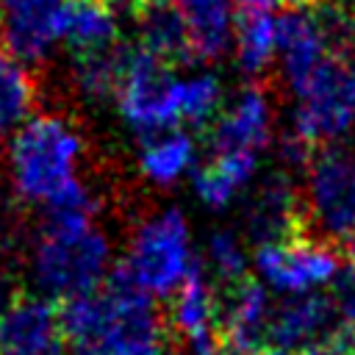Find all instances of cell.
<instances>
[{
    "instance_id": "20",
    "label": "cell",
    "mask_w": 355,
    "mask_h": 355,
    "mask_svg": "<svg viewBox=\"0 0 355 355\" xmlns=\"http://www.w3.org/2000/svg\"><path fill=\"white\" fill-rule=\"evenodd\" d=\"M216 311H219V302H216L208 280L194 266L191 275L183 280V286L178 288V294L172 300L169 322H172L175 330H180L191 341L197 336H205V333L216 330Z\"/></svg>"
},
{
    "instance_id": "31",
    "label": "cell",
    "mask_w": 355,
    "mask_h": 355,
    "mask_svg": "<svg viewBox=\"0 0 355 355\" xmlns=\"http://www.w3.org/2000/svg\"><path fill=\"white\" fill-rule=\"evenodd\" d=\"M288 8H313V6H319L322 0H283Z\"/></svg>"
},
{
    "instance_id": "26",
    "label": "cell",
    "mask_w": 355,
    "mask_h": 355,
    "mask_svg": "<svg viewBox=\"0 0 355 355\" xmlns=\"http://www.w3.org/2000/svg\"><path fill=\"white\" fill-rule=\"evenodd\" d=\"M222 100V86L214 75H197L183 80V119L191 125H205Z\"/></svg>"
},
{
    "instance_id": "1",
    "label": "cell",
    "mask_w": 355,
    "mask_h": 355,
    "mask_svg": "<svg viewBox=\"0 0 355 355\" xmlns=\"http://www.w3.org/2000/svg\"><path fill=\"white\" fill-rule=\"evenodd\" d=\"M58 316L75 355H164V322L125 263L100 288L61 300Z\"/></svg>"
},
{
    "instance_id": "13",
    "label": "cell",
    "mask_w": 355,
    "mask_h": 355,
    "mask_svg": "<svg viewBox=\"0 0 355 355\" xmlns=\"http://www.w3.org/2000/svg\"><path fill=\"white\" fill-rule=\"evenodd\" d=\"M64 0H6L0 11L3 36L17 58H39L61 36Z\"/></svg>"
},
{
    "instance_id": "10",
    "label": "cell",
    "mask_w": 355,
    "mask_h": 355,
    "mask_svg": "<svg viewBox=\"0 0 355 355\" xmlns=\"http://www.w3.org/2000/svg\"><path fill=\"white\" fill-rule=\"evenodd\" d=\"M269 319L272 311L263 286L244 277L225 291V302L216 311V336L233 355H258L266 349Z\"/></svg>"
},
{
    "instance_id": "12",
    "label": "cell",
    "mask_w": 355,
    "mask_h": 355,
    "mask_svg": "<svg viewBox=\"0 0 355 355\" xmlns=\"http://www.w3.org/2000/svg\"><path fill=\"white\" fill-rule=\"evenodd\" d=\"M336 300L324 294H297L272 311L266 347L283 355H300L324 338L336 324Z\"/></svg>"
},
{
    "instance_id": "9",
    "label": "cell",
    "mask_w": 355,
    "mask_h": 355,
    "mask_svg": "<svg viewBox=\"0 0 355 355\" xmlns=\"http://www.w3.org/2000/svg\"><path fill=\"white\" fill-rule=\"evenodd\" d=\"M305 222V205L286 172L269 175L247 205V233L258 247L308 236Z\"/></svg>"
},
{
    "instance_id": "5",
    "label": "cell",
    "mask_w": 355,
    "mask_h": 355,
    "mask_svg": "<svg viewBox=\"0 0 355 355\" xmlns=\"http://www.w3.org/2000/svg\"><path fill=\"white\" fill-rule=\"evenodd\" d=\"M294 92L300 97L294 130L302 139L330 141L355 122V61L327 55Z\"/></svg>"
},
{
    "instance_id": "24",
    "label": "cell",
    "mask_w": 355,
    "mask_h": 355,
    "mask_svg": "<svg viewBox=\"0 0 355 355\" xmlns=\"http://www.w3.org/2000/svg\"><path fill=\"white\" fill-rule=\"evenodd\" d=\"M31 78L8 50H0V133L14 128L31 105Z\"/></svg>"
},
{
    "instance_id": "16",
    "label": "cell",
    "mask_w": 355,
    "mask_h": 355,
    "mask_svg": "<svg viewBox=\"0 0 355 355\" xmlns=\"http://www.w3.org/2000/svg\"><path fill=\"white\" fill-rule=\"evenodd\" d=\"M139 31L144 50L158 55L166 64H189L194 61V44L189 25L175 6V0H147L139 14Z\"/></svg>"
},
{
    "instance_id": "8",
    "label": "cell",
    "mask_w": 355,
    "mask_h": 355,
    "mask_svg": "<svg viewBox=\"0 0 355 355\" xmlns=\"http://www.w3.org/2000/svg\"><path fill=\"white\" fill-rule=\"evenodd\" d=\"M263 280L288 294H305L338 275V255L327 241L300 236L283 244H261L255 252Z\"/></svg>"
},
{
    "instance_id": "15",
    "label": "cell",
    "mask_w": 355,
    "mask_h": 355,
    "mask_svg": "<svg viewBox=\"0 0 355 355\" xmlns=\"http://www.w3.org/2000/svg\"><path fill=\"white\" fill-rule=\"evenodd\" d=\"M277 50L294 89L330 55L313 8H288L277 17Z\"/></svg>"
},
{
    "instance_id": "17",
    "label": "cell",
    "mask_w": 355,
    "mask_h": 355,
    "mask_svg": "<svg viewBox=\"0 0 355 355\" xmlns=\"http://www.w3.org/2000/svg\"><path fill=\"white\" fill-rule=\"evenodd\" d=\"M61 39L75 55L116 44V14L103 0H64Z\"/></svg>"
},
{
    "instance_id": "27",
    "label": "cell",
    "mask_w": 355,
    "mask_h": 355,
    "mask_svg": "<svg viewBox=\"0 0 355 355\" xmlns=\"http://www.w3.org/2000/svg\"><path fill=\"white\" fill-rule=\"evenodd\" d=\"M336 308L344 324L355 330V272H347L336 280Z\"/></svg>"
},
{
    "instance_id": "2",
    "label": "cell",
    "mask_w": 355,
    "mask_h": 355,
    "mask_svg": "<svg viewBox=\"0 0 355 355\" xmlns=\"http://www.w3.org/2000/svg\"><path fill=\"white\" fill-rule=\"evenodd\" d=\"M80 141L55 116H36L14 136V178L25 197L50 200L72 180Z\"/></svg>"
},
{
    "instance_id": "21",
    "label": "cell",
    "mask_w": 355,
    "mask_h": 355,
    "mask_svg": "<svg viewBox=\"0 0 355 355\" xmlns=\"http://www.w3.org/2000/svg\"><path fill=\"white\" fill-rule=\"evenodd\" d=\"M75 61H78V83L92 100H105L111 94L119 97L130 61V47L111 44L94 53L75 55Z\"/></svg>"
},
{
    "instance_id": "25",
    "label": "cell",
    "mask_w": 355,
    "mask_h": 355,
    "mask_svg": "<svg viewBox=\"0 0 355 355\" xmlns=\"http://www.w3.org/2000/svg\"><path fill=\"white\" fill-rule=\"evenodd\" d=\"M208 261L211 269L216 272V277L225 283V288L236 286L239 280L247 277V255L241 250V241L230 233V230H219L211 236L208 241Z\"/></svg>"
},
{
    "instance_id": "28",
    "label": "cell",
    "mask_w": 355,
    "mask_h": 355,
    "mask_svg": "<svg viewBox=\"0 0 355 355\" xmlns=\"http://www.w3.org/2000/svg\"><path fill=\"white\" fill-rule=\"evenodd\" d=\"M191 355H233V352L222 344V338L216 336V330H211L205 336L191 338Z\"/></svg>"
},
{
    "instance_id": "11",
    "label": "cell",
    "mask_w": 355,
    "mask_h": 355,
    "mask_svg": "<svg viewBox=\"0 0 355 355\" xmlns=\"http://www.w3.org/2000/svg\"><path fill=\"white\" fill-rule=\"evenodd\" d=\"M58 302L17 297L0 316V355H55L61 352Z\"/></svg>"
},
{
    "instance_id": "4",
    "label": "cell",
    "mask_w": 355,
    "mask_h": 355,
    "mask_svg": "<svg viewBox=\"0 0 355 355\" xmlns=\"http://www.w3.org/2000/svg\"><path fill=\"white\" fill-rule=\"evenodd\" d=\"M125 266L147 294L166 297L175 288H180L194 269L189 252L186 216L169 208L153 216L147 225H141L139 233L133 236Z\"/></svg>"
},
{
    "instance_id": "7",
    "label": "cell",
    "mask_w": 355,
    "mask_h": 355,
    "mask_svg": "<svg viewBox=\"0 0 355 355\" xmlns=\"http://www.w3.org/2000/svg\"><path fill=\"white\" fill-rule=\"evenodd\" d=\"M308 200L313 222L333 239L355 230V153L327 147L308 166Z\"/></svg>"
},
{
    "instance_id": "18",
    "label": "cell",
    "mask_w": 355,
    "mask_h": 355,
    "mask_svg": "<svg viewBox=\"0 0 355 355\" xmlns=\"http://www.w3.org/2000/svg\"><path fill=\"white\" fill-rule=\"evenodd\" d=\"M255 155L252 153H214V158L194 169V189L197 197L208 208H225L241 186H247L255 175Z\"/></svg>"
},
{
    "instance_id": "29",
    "label": "cell",
    "mask_w": 355,
    "mask_h": 355,
    "mask_svg": "<svg viewBox=\"0 0 355 355\" xmlns=\"http://www.w3.org/2000/svg\"><path fill=\"white\" fill-rule=\"evenodd\" d=\"M283 0H236V11H252V14H272Z\"/></svg>"
},
{
    "instance_id": "23",
    "label": "cell",
    "mask_w": 355,
    "mask_h": 355,
    "mask_svg": "<svg viewBox=\"0 0 355 355\" xmlns=\"http://www.w3.org/2000/svg\"><path fill=\"white\" fill-rule=\"evenodd\" d=\"M236 44L241 67L250 75L261 72L277 50V17L236 11Z\"/></svg>"
},
{
    "instance_id": "22",
    "label": "cell",
    "mask_w": 355,
    "mask_h": 355,
    "mask_svg": "<svg viewBox=\"0 0 355 355\" xmlns=\"http://www.w3.org/2000/svg\"><path fill=\"white\" fill-rule=\"evenodd\" d=\"M194 158V141L183 130H166L161 136L147 139L141 153V169L150 180L169 186L175 183Z\"/></svg>"
},
{
    "instance_id": "30",
    "label": "cell",
    "mask_w": 355,
    "mask_h": 355,
    "mask_svg": "<svg viewBox=\"0 0 355 355\" xmlns=\"http://www.w3.org/2000/svg\"><path fill=\"white\" fill-rule=\"evenodd\" d=\"M344 250H347V261H349V266H352V272H355V230L344 239Z\"/></svg>"
},
{
    "instance_id": "19",
    "label": "cell",
    "mask_w": 355,
    "mask_h": 355,
    "mask_svg": "<svg viewBox=\"0 0 355 355\" xmlns=\"http://www.w3.org/2000/svg\"><path fill=\"white\" fill-rule=\"evenodd\" d=\"M180 8L191 44H194V58L211 61L216 58L230 39V17H233V3L230 0H175Z\"/></svg>"
},
{
    "instance_id": "14",
    "label": "cell",
    "mask_w": 355,
    "mask_h": 355,
    "mask_svg": "<svg viewBox=\"0 0 355 355\" xmlns=\"http://www.w3.org/2000/svg\"><path fill=\"white\" fill-rule=\"evenodd\" d=\"M208 141L214 153H258L269 141V103L258 86H247L230 108H225Z\"/></svg>"
},
{
    "instance_id": "32",
    "label": "cell",
    "mask_w": 355,
    "mask_h": 355,
    "mask_svg": "<svg viewBox=\"0 0 355 355\" xmlns=\"http://www.w3.org/2000/svg\"><path fill=\"white\" fill-rule=\"evenodd\" d=\"M55 355H61V352H55Z\"/></svg>"
},
{
    "instance_id": "6",
    "label": "cell",
    "mask_w": 355,
    "mask_h": 355,
    "mask_svg": "<svg viewBox=\"0 0 355 355\" xmlns=\"http://www.w3.org/2000/svg\"><path fill=\"white\" fill-rule=\"evenodd\" d=\"M108 266V241L92 230H47L36 252V277L39 283L67 297H78L103 286Z\"/></svg>"
},
{
    "instance_id": "3",
    "label": "cell",
    "mask_w": 355,
    "mask_h": 355,
    "mask_svg": "<svg viewBox=\"0 0 355 355\" xmlns=\"http://www.w3.org/2000/svg\"><path fill=\"white\" fill-rule=\"evenodd\" d=\"M183 80L172 75V64L141 50H130L128 72L119 89V111L144 139L172 130L183 119Z\"/></svg>"
}]
</instances>
